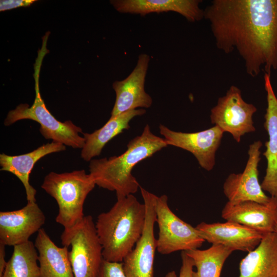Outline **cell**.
<instances>
[{"label":"cell","mask_w":277,"mask_h":277,"mask_svg":"<svg viewBox=\"0 0 277 277\" xmlns=\"http://www.w3.org/2000/svg\"><path fill=\"white\" fill-rule=\"evenodd\" d=\"M262 143L256 141L249 146L248 159L244 170L240 173H231L223 185V192L228 202L234 204L246 201L265 204L268 196L262 189L259 180L258 166L261 160Z\"/></svg>","instance_id":"30bf717a"},{"label":"cell","mask_w":277,"mask_h":277,"mask_svg":"<svg viewBox=\"0 0 277 277\" xmlns=\"http://www.w3.org/2000/svg\"><path fill=\"white\" fill-rule=\"evenodd\" d=\"M64 246H71L69 256L74 277H98L103 260L102 247L91 215H86L61 236Z\"/></svg>","instance_id":"8992f818"},{"label":"cell","mask_w":277,"mask_h":277,"mask_svg":"<svg viewBox=\"0 0 277 277\" xmlns=\"http://www.w3.org/2000/svg\"><path fill=\"white\" fill-rule=\"evenodd\" d=\"M264 78L267 102L264 127L269 139L265 142L266 149L263 154L267 160V167L261 185L271 196L277 197V97L271 85L270 75L264 73Z\"/></svg>","instance_id":"2e32d148"},{"label":"cell","mask_w":277,"mask_h":277,"mask_svg":"<svg viewBox=\"0 0 277 277\" xmlns=\"http://www.w3.org/2000/svg\"><path fill=\"white\" fill-rule=\"evenodd\" d=\"M200 0H113L110 3L121 13L145 15L152 12L173 11L195 22L204 18Z\"/></svg>","instance_id":"e0dca14e"},{"label":"cell","mask_w":277,"mask_h":277,"mask_svg":"<svg viewBox=\"0 0 277 277\" xmlns=\"http://www.w3.org/2000/svg\"><path fill=\"white\" fill-rule=\"evenodd\" d=\"M34 244L41 277H74L68 247L57 246L43 228L37 232Z\"/></svg>","instance_id":"ffe728a7"},{"label":"cell","mask_w":277,"mask_h":277,"mask_svg":"<svg viewBox=\"0 0 277 277\" xmlns=\"http://www.w3.org/2000/svg\"><path fill=\"white\" fill-rule=\"evenodd\" d=\"M238 277H277V234H266L240 262Z\"/></svg>","instance_id":"d6986e66"},{"label":"cell","mask_w":277,"mask_h":277,"mask_svg":"<svg viewBox=\"0 0 277 277\" xmlns=\"http://www.w3.org/2000/svg\"><path fill=\"white\" fill-rule=\"evenodd\" d=\"M47 52V49L42 48L38 52L34 64L35 96L33 104L29 107L28 104H22L10 110L4 121V125L8 126L22 120H33L40 125L39 130L45 138L74 149H82L85 139L79 134L82 132L81 128L71 121L62 122L57 120L47 109L41 95L38 81L39 71L43 59Z\"/></svg>","instance_id":"5b68a950"},{"label":"cell","mask_w":277,"mask_h":277,"mask_svg":"<svg viewBox=\"0 0 277 277\" xmlns=\"http://www.w3.org/2000/svg\"><path fill=\"white\" fill-rule=\"evenodd\" d=\"M185 251L196 267L192 277H220L224 264L233 250L221 245H212L207 249Z\"/></svg>","instance_id":"7402d4cb"},{"label":"cell","mask_w":277,"mask_h":277,"mask_svg":"<svg viewBox=\"0 0 277 277\" xmlns=\"http://www.w3.org/2000/svg\"><path fill=\"white\" fill-rule=\"evenodd\" d=\"M159 129L168 146L190 152L200 166L207 171L213 168L216 152L224 133L219 127L214 125L206 130L190 133L173 131L163 125L159 126Z\"/></svg>","instance_id":"8fae6325"},{"label":"cell","mask_w":277,"mask_h":277,"mask_svg":"<svg viewBox=\"0 0 277 277\" xmlns=\"http://www.w3.org/2000/svg\"><path fill=\"white\" fill-rule=\"evenodd\" d=\"M168 146L163 138L154 134L147 124L140 135L129 142L127 149L118 156L92 159L90 174L98 186L115 191L117 199L136 192L138 182L131 172L140 162Z\"/></svg>","instance_id":"7a4b0ae2"},{"label":"cell","mask_w":277,"mask_h":277,"mask_svg":"<svg viewBox=\"0 0 277 277\" xmlns=\"http://www.w3.org/2000/svg\"><path fill=\"white\" fill-rule=\"evenodd\" d=\"M6 245L0 243V277L6 268L7 262L6 261Z\"/></svg>","instance_id":"4316f807"},{"label":"cell","mask_w":277,"mask_h":277,"mask_svg":"<svg viewBox=\"0 0 277 277\" xmlns=\"http://www.w3.org/2000/svg\"><path fill=\"white\" fill-rule=\"evenodd\" d=\"M145 217V204L133 194L117 199L108 212L98 215L95 226L105 260L123 262L140 238Z\"/></svg>","instance_id":"3957f363"},{"label":"cell","mask_w":277,"mask_h":277,"mask_svg":"<svg viewBox=\"0 0 277 277\" xmlns=\"http://www.w3.org/2000/svg\"><path fill=\"white\" fill-rule=\"evenodd\" d=\"M149 62L148 54H140L131 73L125 79L113 83L116 98L111 116L138 108H148L151 106L152 99L144 88Z\"/></svg>","instance_id":"7c38bea8"},{"label":"cell","mask_w":277,"mask_h":277,"mask_svg":"<svg viewBox=\"0 0 277 277\" xmlns=\"http://www.w3.org/2000/svg\"><path fill=\"white\" fill-rule=\"evenodd\" d=\"M146 208V217L142 234L134 248L124 258L123 269L126 277H153L157 240L154 227L156 217L154 208L155 195L140 187Z\"/></svg>","instance_id":"9c48e42d"},{"label":"cell","mask_w":277,"mask_h":277,"mask_svg":"<svg viewBox=\"0 0 277 277\" xmlns=\"http://www.w3.org/2000/svg\"><path fill=\"white\" fill-rule=\"evenodd\" d=\"M195 228L205 241L234 250L250 252L260 244L266 234L235 222L208 224L202 222Z\"/></svg>","instance_id":"5bb4252c"},{"label":"cell","mask_w":277,"mask_h":277,"mask_svg":"<svg viewBox=\"0 0 277 277\" xmlns=\"http://www.w3.org/2000/svg\"><path fill=\"white\" fill-rule=\"evenodd\" d=\"M154 208L159 227L157 251L169 254L177 251L198 249L205 241L195 227L176 216L168 204V196L154 198Z\"/></svg>","instance_id":"52a82bcc"},{"label":"cell","mask_w":277,"mask_h":277,"mask_svg":"<svg viewBox=\"0 0 277 277\" xmlns=\"http://www.w3.org/2000/svg\"><path fill=\"white\" fill-rule=\"evenodd\" d=\"M256 107L246 102L240 89L232 85L211 110V123L231 134L238 143L246 133L255 131L252 116Z\"/></svg>","instance_id":"ba28073f"},{"label":"cell","mask_w":277,"mask_h":277,"mask_svg":"<svg viewBox=\"0 0 277 277\" xmlns=\"http://www.w3.org/2000/svg\"><path fill=\"white\" fill-rule=\"evenodd\" d=\"M216 47L236 50L251 77L277 69V0H213L204 10Z\"/></svg>","instance_id":"6da1fadb"},{"label":"cell","mask_w":277,"mask_h":277,"mask_svg":"<svg viewBox=\"0 0 277 277\" xmlns=\"http://www.w3.org/2000/svg\"><path fill=\"white\" fill-rule=\"evenodd\" d=\"M226 221L245 225L264 234L274 232L277 222V197L271 196L265 204L246 201L227 202L221 212Z\"/></svg>","instance_id":"9a60e30c"},{"label":"cell","mask_w":277,"mask_h":277,"mask_svg":"<svg viewBox=\"0 0 277 277\" xmlns=\"http://www.w3.org/2000/svg\"><path fill=\"white\" fill-rule=\"evenodd\" d=\"M98 277H126L123 262H111L103 259Z\"/></svg>","instance_id":"cb8c5ba5"},{"label":"cell","mask_w":277,"mask_h":277,"mask_svg":"<svg viewBox=\"0 0 277 277\" xmlns=\"http://www.w3.org/2000/svg\"><path fill=\"white\" fill-rule=\"evenodd\" d=\"M146 113L144 109L129 110L114 116H111L101 128L91 133H83L85 143L82 148L81 157L85 161H90L99 156L106 144L124 130L130 128L129 123L135 116Z\"/></svg>","instance_id":"44dd1931"},{"label":"cell","mask_w":277,"mask_h":277,"mask_svg":"<svg viewBox=\"0 0 277 277\" xmlns=\"http://www.w3.org/2000/svg\"><path fill=\"white\" fill-rule=\"evenodd\" d=\"M45 222V214L36 202H27L18 210L1 211L0 243L14 246L27 242Z\"/></svg>","instance_id":"4fadbf2b"},{"label":"cell","mask_w":277,"mask_h":277,"mask_svg":"<svg viewBox=\"0 0 277 277\" xmlns=\"http://www.w3.org/2000/svg\"><path fill=\"white\" fill-rule=\"evenodd\" d=\"M96 185L92 176L84 170L58 173L50 172L41 187L56 201L58 212L56 223L64 229L72 228L85 216L84 204Z\"/></svg>","instance_id":"277c9868"},{"label":"cell","mask_w":277,"mask_h":277,"mask_svg":"<svg viewBox=\"0 0 277 277\" xmlns=\"http://www.w3.org/2000/svg\"><path fill=\"white\" fill-rule=\"evenodd\" d=\"M37 262L34 243L28 241L15 245L1 277H41Z\"/></svg>","instance_id":"603a6c76"},{"label":"cell","mask_w":277,"mask_h":277,"mask_svg":"<svg viewBox=\"0 0 277 277\" xmlns=\"http://www.w3.org/2000/svg\"><path fill=\"white\" fill-rule=\"evenodd\" d=\"M274 232H275L277 234V222L274 226Z\"/></svg>","instance_id":"83f0119b"},{"label":"cell","mask_w":277,"mask_h":277,"mask_svg":"<svg viewBox=\"0 0 277 277\" xmlns=\"http://www.w3.org/2000/svg\"><path fill=\"white\" fill-rule=\"evenodd\" d=\"M66 146L52 142L25 154L18 155L0 154L1 170L15 175L23 184L27 202H36V190L29 183V175L35 164L44 156L54 152L65 150Z\"/></svg>","instance_id":"ac0fdd59"},{"label":"cell","mask_w":277,"mask_h":277,"mask_svg":"<svg viewBox=\"0 0 277 277\" xmlns=\"http://www.w3.org/2000/svg\"><path fill=\"white\" fill-rule=\"evenodd\" d=\"M182 266L179 275L177 276L173 270L168 272L165 277H192L194 263L193 260L186 252H181Z\"/></svg>","instance_id":"d4e9b609"},{"label":"cell","mask_w":277,"mask_h":277,"mask_svg":"<svg viewBox=\"0 0 277 277\" xmlns=\"http://www.w3.org/2000/svg\"><path fill=\"white\" fill-rule=\"evenodd\" d=\"M34 0H6L0 1V11H3L17 7H27L30 6Z\"/></svg>","instance_id":"484cf974"}]
</instances>
